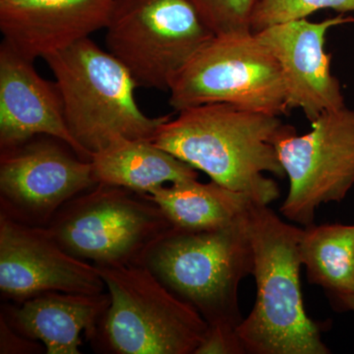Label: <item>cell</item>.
Returning a JSON list of instances; mask_svg holds the SVG:
<instances>
[{
	"label": "cell",
	"mask_w": 354,
	"mask_h": 354,
	"mask_svg": "<svg viewBox=\"0 0 354 354\" xmlns=\"http://www.w3.org/2000/svg\"><path fill=\"white\" fill-rule=\"evenodd\" d=\"M295 131L281 116L213 102L178 111L158 127L152 142L211 180L269 205L279 189L265 174L286 176L276 143Z\"/></svg>",
	"instance_id": "1"
},
{
	"label": "cell",
	"mask_w": 354,
	"mask_h": 354,
	"mask_svg": "<svg viewBox=\"0 0 354 354\" xmlns=\"http://www.w3.org/2000/svg\"><path fill=\"white\" fill-rule=\"evenodd\" d=\"M268 206L252 201L246 214L257 297L236 330L243 353H330L322 327L304 308L299 253L304 230L281 221Z\"/></svg>",
	"instance_id": "2"
},
{
	"label": "cell",
	"mask_w": 354,
	"mask_h": 354,
	"mask_svg": "<svg viewBox=\"0 0 354 354\" xmlns=\"http://www.w3.org/2000/svg\"><path fill=\"white\" fill-rule=\"evenodd\" d=\"M246 214L218 230L172 227L149 247L138 262L196 310L213 329L236 333L243 320L239 305V283L252 274L254 267Z\"/></svg>",
	"instance_id": "3"
},
{
	"label": "cell",
	"mask_w": 354,
	"mask_h": 354,
	"mask_svg": "<svg viewBox=\"0 0 354 354\" xmlns=\"http://www.w3.org/2000/svg\"><path fill=\"white\" fill-rule=\"evenodd\" d=\"M55 77L65 120L92 158L113 140H151L171 115L150 118L140 109L134 79L118 58L90 38L44 58Z\"/></svg>",
	"instance_id": "4"
},
{
	"label": "cell",
	"mask_w": 354,
	"mask_h": 354,
	"mask_svg": "<svg viewBox=\"0 0 354 354\" xmlns=\"http://www.w3.org/2000/svg\"><path fill=\"white\" fill-rule=\"evenodd\" d=\"M97 267V266H95ZM111 297L91 341L114 354H195L209 325L145 266L97 267Z\"/></svg>",
	"instance_id": "5"
},
{
	"label": "cell",
	"mask_w": 354,
	"mask_h": 354,
	"mask_svg": "<svg viewBox=\"0 0 354 354\" xmlns=\"http://www.w3.org/2000/svg\"><path fill=\"white\" fill-rule=\"evenodd\" d=\"M172 227L150 194L97 183L65 203L44 227L74 257L118 267L138 264Z\"/></svg>",
	"instance_id": "6"
},
{
	"label": "cell",
	"mask_w": 354,
	"mask_h": 354,
	"mask_svg": "<svg viewBox=\"0 0 354 354\" xmlns=\"http://www.w3.org/2000/svg\"><path fill=\"white\" fill-rule=\"evenodd\" d=\"M106 31L109 53L138 87L162 92L215 37L190 0H113Z\"/></svg>",
	"instance_id": "7"
},
{
	"label": "cell",
	"mask_w": 354,
	"mask_h": 354,
	"mask_svg": "<svg viewBox=\"0 0 354 354\" xmlns=\"http://www.w3.org/2000/svg\"><path fill=\"white\" fill-rule=\"evenodd\" d=\"M174 111L225 102L261 113H290L285 81L276 58L254 32L215 36L172 81Z\"/></svg>",
	"instance_id": "8"
},
{
	"label": "cell",
	"mask_w": 354,
	"mask_h": 354,
	"mask_svg": "<svg viewBox=\"0 0 354 354\" xmlns=\"http://www.w3.org/2000/svg\"><path fill=\"white\" fill-rule=\"evenodd\" d=\"M311 131L290 133L276 143L290 179L281 207L286 218L314 225L320 205L342 202L354 185V109L344 106L311 121Z\"/></svg>",
	"instance_id": "9"
},
{
	"label": "cell",
	"mask_w": 354,
	"mask_h": 354,
	"mask_svg": "<svg viewBox=\"0 0 354 354\" xmlns=\"http://www.w3.org/2000/svg\"><path fill=\"white\" fill-rule=\"evenodd\" d=\"M0 212L46 227L58 209L95 185L91 160L50 136L0 150Z\"/></svg>",
	"instance_id": "10"
},
{
	"label": "cell",
	"mask_w": 354,
	"mask_h": 354,
	"mask_svg": "<svg viewBox=\"0 0 354 354\" xmlns=\"http://www.w3.org/2000/svg\"><path fill=\"white\" fill-rule=\"evenodd\" d=\"M95 265L67 252L44 227L0 212V291L16 304L43 293L104 292Z\"/></svg>",
	"instance_id": "11"
},
{
	"label": "cell",
	"mask_w": 354,
	"mask_h": 354,
	"mask_svg": "<svg viewBox=\"0 0 354 354\" xmlns=\"http://www.w3.org/2000/svg\"><path fill=\"white\" fill-rule=\"evenodd\" d=\"M349 23H354V17L339 14L321 22L304 18L254 32L281 67L288 109H300L310 122L321 114L346 106L325 43L332 28Z\"/></svg>",
	"instance_id": "12"
},
{
	"label": "cell",
	"mask_w": 354,
	"mask_h": 354,
	"mask_svg": "<svg viewBox=\"0 0 354 354\" xmlns=\"http://www.w3.org/2000/svg\"><path fill=\"white\" fill-rule=\"evenodd\" d=\"M41 135L64 142L79 157L91 160L69 131L57 83L44 79L32 62L3 41L0 46V150Z\"/></svg>",
	"instance_id": "13"
},
{
	"label": "cell",
	"mask_w": 354,
	"mask_h": 354,
	"mask_svg": "<svg viewBox=\"0 0 354 354\" xmlns=\"http://www.w3.org/2000/svg\"><path fill=\"white\" fill-rule=\"evenodd\" d=\"M113 0H0L6 44L34 62L106 29Z\"/></svg>",
	"instance_id": "14"
},
{
	"label": "cell",
	"mask_w": 354,
	"mask_h": 354,
	"mask_svg": "<svg viewBox=\"0 0 354 354\" xmlns=\"http://www.w3.org/2000/svg\"><path fill=\"white\" fill-rule=\"evenodd\" d=\"M109 292L68 293L53 291L6 306L1 315L21 335L41 342L46 354H80L81 335L94 339L106 314Z\"/></svg>",
	"instance_id": "15"
},
{
	"label": "cell",
	"mask_w": 354,
	"mask_h": 354,
	"mask_svg": "<svg viewBox=\"0 0 354 354\" xmlns=\"http://www.w3.org/2000/svg\"><path fill=\"white\" fill-rule=\"evenodd\" d=\"M95 183L152 194L165 183L198 178L197 169L151 140H113L91 158Z\"/></svg>",
	"instance_id": "16"
},
{
	"label": "cell",
	"mask_w": 354,
	"mask_h": 354,
	"mask_svg": "<svg viewBox=\"0 0 354 354\" xmlns=\"http://www.w3.org/2000/svg\"><path fill=\"white\" fill-rule=\"evenodd\" d=\"M150 195L172 225L185 230L227 227L241 218L252 202L243 193L197 178L162 186Z\"/></svg>",
	"instance_id": "17"
},
{
	"label": "cell",
	"mask_w": 354,
	"mask_h": 354,
	"mask_svg": "<svg viewBox=\"0 0 354 354\" xmlns=\"http://www.w3.org/2000/svg\"><path fill=\"white\" fill-rule=\"evenodd\" d=\"M299 253L310 283L330 301L354 292V225H311L302 230Z\"/></svg>",
	"instance_id": "18"
},
{
	"label": "cell",
	"mask_w": 354,
	"mask_h": 354,
	"mask_svg": "<svg viewBox=\"0 0 354 354\" xmlns=\"http://www.w3.org/2000/svg\"><path fill=\"white\" fill-rule=\"evenodd\" d=\"M353 12L354 0H260L252 18V31L290 21L304 19L317 11Z\"/></svg>",
	"instance_id": "19"
},
{
	"label": "cell",
	"mask_w": 354,
	"mask_h": 354,
	"mask_svg": "<svg viewBox=\"0 0 354 354\" xmlns=\"http://www.w3.org/2000/svg\"><path fill=\"white\" fill-rule=\"evenodd\" d=\"M203 22L215 36L252 31L260 0H190Z\"/></svg>",
	"instance_id": "20"
},
{
	"label": "cell",
	"mask_w": 354,
	"mask_h": 354,
	"mask_svg": "<svg viewBox=\"0 0 354 354\" xmlns=\"http://www.w3.org/2000/svg\"><path fill=\"white\" fill-rule=\"evenodd\" d=\"M46 353L41 342L21 335L0 315V353Z\"/></svg>",
	"instance_id": "21"
},
{
	"label": "cell",
	"mask_w": 354,
	"mask_h": 354,
	"mask_svg": "<svg viewBox=\"0 0 354 354\" xmlns=\"http://www.w3.org/2000/svg\"><path fill=\"white\" fill-rule=\"evenodd\" d=\"M195 354H244L236 333L209 328Z\"/></svg>",
	"instance_id": "22"
},
{
	"label": "cell",
	"mask_w": 354,
	"mask_h": 354,
	"mask_svg": "<svg viewBox=\"0 0 354 354\" xmlns=\"http://www.w3.org/2000/svg\"><path fill=\"white\" fill-rule=\"evenodd\" d=\"M330 302L334 305L335 309L342 310V311L354 312V292L335 298V299Z\"/></svg>",
	"instance_id": "23"
}]
</instances>
